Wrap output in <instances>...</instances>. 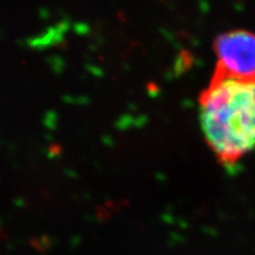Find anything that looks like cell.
I'll use <instances>...</instances> for the list:
<instances>
[{
    "instance_id": "6da1fadb",
    "label": "cell",
    "mask_w": 255,
    "mask_h": 255,
    "mask_svg": "<svg viewBox=\"0 0 255 255\" xmlns=\"http://www.w3.org/2000/svg\"><path fill=\"white\" fill-rule=\"evenodd\" d=\"M205 141L225 168H234L255 149V75L239 76L215 66L199 96Z\"/></svg>"
},
{
    "instance_id": "7a4b0ae2",
    "label": "cell",
    "mask_w": 255,
    "mask_h": 255,
    "mask_svg": "<svg viewBox=\"0 0 255 255\" xmlns=\"http://www.w3.org/2000/svg\"><path fill=\"white\" fill-rule=\"evenodd\" d=\"M220 68L239 76L255 75V33L232 30L220 34L214 41Z\"/></svg>"
}]
</instances>
